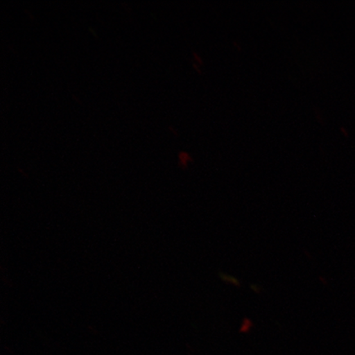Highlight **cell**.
I'll return each mask as SVG.
<instances>
[{
	"mask_svg": "<svg viewBox=\"0 0 355 355\" xmlns=\"http://www.w3.org/2000/svg\"><path fill=\"white\" fill-rule=\"evenodd\" d=\"M220 277L222 281L226 283L232 284V285L234 286H241V282H239V279L234 277L230 276V275L225 273H221L220 274Z\"/></svg>",
	"mask_w": 355,
	"mask_h": 355,
	"instance_id": "cell-1",
	"label": "cell"
},
{
	"mask_svg": "<svg viewBox=\"0 0 355 355\" xmlns=\"http://www.w3.org/2000/svg\"><path fill=\"white\" fill-rule=\"evenodd\" d=\"M251 288H252V291H254L256 293H259L260 292V288L259 286H257L251 285Z\"/></svg>",
	"mask_w": 355,
	"mask_h": 355,
	"instance_id": "cell-2",
	"label": "cell"
}]
</instances>
